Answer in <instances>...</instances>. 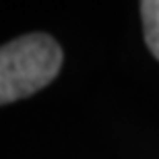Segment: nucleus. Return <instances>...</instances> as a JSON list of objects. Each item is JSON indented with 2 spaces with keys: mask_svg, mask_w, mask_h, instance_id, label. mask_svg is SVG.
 Wrapping results in <instances>:
<instances>
[{
  "mask_svg": "<svg viewBox=\"0 0 159 159\" xmlns=\"http://www.w3.org/2000/svg\"><path fill=\"white\" fill-rule=\"evenodd\" d=\"M62 66L58 41L29 33L0 46V106L23 99L56 79Z\"/></svg>",
  "mask_w": 159,
  "mask_h": 159,
  "instance_id": "f257e3e1",
  "label": "nucleus"
},
{
  "mask_svg": "<svg viewBox=\"0 0 159 159\" xmlns=\"http://www.w3.org/2000/svg\"><path fill=\"white\" fill-rule=\"evenodd\" d=\"M141 17H143V29H145L147 48L159 60V0H143Z\"/></svg>",
  "mask_w": 159,
  "mask_h": 159,
  "instance_id": "f03ea898",
  "label": "nucleus"
}]
</instances>
